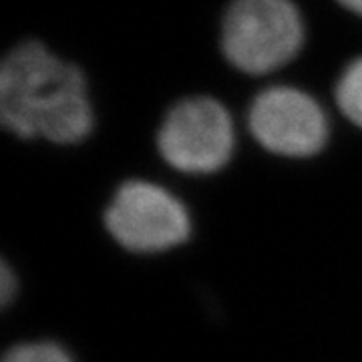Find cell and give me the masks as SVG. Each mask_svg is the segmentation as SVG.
Segmentation results:
<instances>
[{
  "label": "cell",
  "mask_w": 362,
  "mask_h": 362,
  "mask_svg": "<svg viewBox=\"0 0 362 362\" xmlns=\"http://www.w3.org/2000/svg\"><path fill=\"white\" fill-rule=\"evenodd\" d=\"M0 290H2V304L6 306L16 294V278H14L13 270L8 268V264L2 266V286H0Z\"/></svg>",
  "instance_id": "obj_8"
},
{
  "label": "cell",
  "mask_w": 362,
  "mask_h": 362,
  "mask_svg": "<svg viewBox=\"0 0 362 362\" xmlns=\"http://www.w3.org/2000/svg\"><path fill=\"white\" fill-rule=\"evenodd\" d=\"M0 117L18 137L66 145L83 141L95 123L81 69L37 40L21 42L2 63Z\"/></svg>",
  "instance_id": "obj_1"
},
{
  "label": "cell",
  "mask_w": 362,
  "mask_h": 362,
  "mask_svg": "<svg viewBox=\"0 0 362 362\" xmlns=\"http://www.w3.org/2000/svg\"><path fill=\"white\" fill-rule=\"evenodd\" d=\"M2 362H73V358L54 342H28L8 350Z\"/></svg>",
  "instance_id": "obj_7"
},
{
  "label": "cell",
  "mask_w": 362,
  "mask_h": 362,
  "mask_svg": "<svg viewBox=\"0 0 362 362\" xmlns=\"http://www.w3.org/2000/svg\"><path fill=\"white\" fill-rule=\"evenodd\" d=\"M157 143L171 168L197 175L214 173L232 157V119L214 99H185L163 119Z\"/></svg>",
  "instance_id": "obj_4"
},
{
  "label": "cell",
  "mask_w": 362,
  "mask_h": 362,
  "mask_svg": "<svg viewBox=\"0 0 362 362\" xmlns=\"http://www.w3.org/2000/svg\"><path fill=\"white\" fill-rule=\"evenodd\" d=\"M117 244L137 254H157L183 244L192 233L185 206L161 185L133 180L117 189L105 211Z\"/></svg>",
  "instance_id": "obj_3"
},
{
  "label": "cell",
  "mask_w": 362,
  "mask_h": 362,
  "mask_svg": "<svg viewBox=\"0 0 362 362\" xmlns=\"http://www.w3.org/2000/svg\"><path fill=\"white\" fill-rule=\"evenodd\" d=\"M250 129L272 153L310 157L326 145L328 119L310 95L292 87H272L252 103Z\"/></svg>",
  "instance_id": "obj_5"
},
{
  "label": "cell",
  "mask_w": 362,
  "mask_h": 362,
  "mask_svg": "<svg viewBox=\"0 0 362 362\" xmlns=\"http://www.w3.org/2000/svg\"><path fill=\"white\" fill-rule=\"evenodd\" d=\"M337 101L342 113L362 129V57L342 71L337 85Z\"/></svg>",
  "instance_id": "obj_6"
},
{
  "label": "cell",
  "mask_w": 362,
  "mask_h": 362,
  "mask_svg": "<svg viewBox=\"0 0 362 362\" xmlns=\"http://www.w3.org/2000/svg\"><path fill=\"white\" fill-rule=\"evenodd\" d=\"M342 6H346L349 11H352V13L361 14L362 16V0H338Z\"/></svg>",
  "instance_id": "obj_9"
},
{
  "label": "cell",
  "mask_w": 362,
  "mask_h": 362,
  "mask_svg": "<svg viewBox=\"0 0 362 362\" xmlns=\"http://www.w3.org/2000/svg\"><path fill=\"white\" fill-rule=\"evenodd\" d=\"M302 42L304 23L290 0H233L223 18V54L252 75L286 65Z\"/></svg>",
  "instance_id": "obj_2"
}]
</instances>
